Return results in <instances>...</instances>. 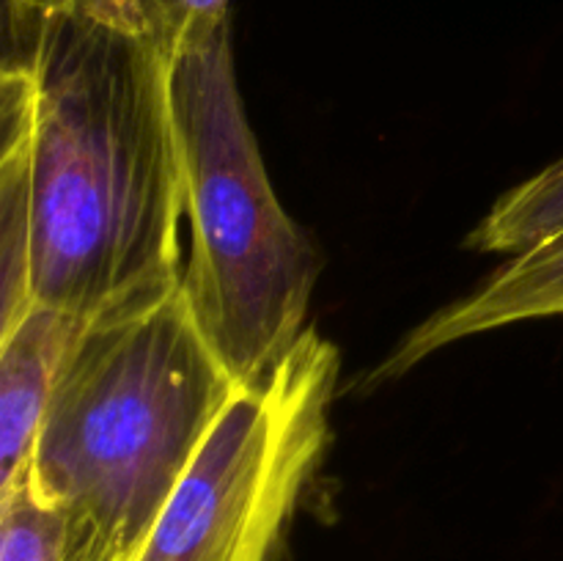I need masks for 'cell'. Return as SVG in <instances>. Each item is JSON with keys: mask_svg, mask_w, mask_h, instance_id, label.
<instances>
[{"mask_svg": "<svg viewBox=\"0 0 563 561\" xmlns=\"http://www.w3.org/2000/svg\"><path fill=\"white\" fill-rule=\"evenodd\" d=\"M170 69L154 44L77 0L38 3L33 302L93 322L181 286Z\"/></svg>", "mask_w": 563, "mask_h": 561, "instance_id": "cell-1", "label": "cell"}, {"mask_svg": "<svg viewBox=\"0 0 563 561\" xmlns=\"http://www.w3.org/2000/svg\"><path fill=\"white\" fill-rule=\"evenodd\" d=\"M236 391L181 286L88 322L60 363L27 471L64 512V561H135Z\"/></svg>", "mask_w": 563, "mask_h": 561, "instance_id": "cell-2", "label": "cell"}, {"mask_svg": "<svg viewBox=\"0 0 563 561\" xmlns=\"http://www.w3.org/2000/svg\"><path fill=\"white\" fill-rule=\"evenodd\" d=\"M190 256L181 295L236 385L273 372L306 333L319 253L286 215L247 124L229 22L174 58Z\"/></svg>", "mask_w": 563, "mask_h": 561, "instance_id": "cell-3", "label": "cell"}, {"mask_svg": "<svg viewBox=\"0 0 563 561\" xmlns=\"http://www.w3.org/2000/svg\"><path fill=\"white\" fill-rule=\"evenodd\" d=\"M339 350L308 328L240 385L135 561H275L330 443Z\"/></svg>", "mask_w": 563, "mask_h": 561, "instance_id": "cell-4", "label": "cell"}, {"mask_svg": "<svg viewBox=\"0 0 563 561\" xmlns=\"http://www.w3.org/2000/svg\"><path fill=\"white\" fill-rule=\"evenodd\" d=\"M563 314V229L511 256L495 270L476 292L440 308L418 324L396 346L379 369L383 377H396L427 355L467 336L487 333L526 319L561 317Z\"/></svg>", "mask_w": 563, "mask_h": 561, "instance_id": "cell-5", "label": "cell"}, {"mask_svg": "<svg viewBox=\"0 0 563 561\" xmlns=\"http://www.w3.org/2000/svg\"><path fill=\"white\" fill-rule=\"evenodd\" d=\"M86 324L71 314L33 302L25 317L0 336V495L31 471L55 377Z\"/></svg>", "mask_w": 563, "mask_h": 561, "instance_id": "cell-6", "label": "cell"}, {"mask_svg": "<svg viewBox=\"0 0 563 561\" xmlns=\"http://www.w3.org/2000/svg\"><path fill=\"white\" fill-rule=\"evenodd\" d=\"M36 130L33 69H0V336L33 306L31 160Z\"/></svg>", "mask_w": 563, "mask_h": 561, "instance_id": "cell-7", "label": "cell"}, {"mask_svg": "<svg viewBox=\"0 0 563 561\" xmlns=\"http://www.w3.org/2000/svg\"><path fill=\"white\" fill-rule=\"evenodd\" d=\"M559 229H563V157L504 193L467 237V245L517 256Z\"/></svg>", "mask_w": 563, "mask_h": 561, "instance_id": "cell-8", "label": "cell"}, {"mask_svg": "<svg viewBox=\"0 0 563 561\" xmlns=\"http://www.w3.org/2000/svg\"><path fill=\"white\" fill-rule=\"evenodd\" d=\"M137 33L174 64L176 55L229 22V0H77Z\"/></svg>", "mask_w": 563, "mask_h": 561, "instance_id": "cell-9", "label": "cell"}, {"mask_svg": "<svg viewBox=\"0 0 563 561\" xmlns=\"http://www.w3.org/2000/svg\"><path fill=\"white\" fill-rule=\"evenodd\" d=\"M69 526L33 479L0 495V561H64Z\"/></svg>", "mask_w": 563, "mask_h": 561, "instance_id": "cell-10", "label": "cell"}]
</instances>
